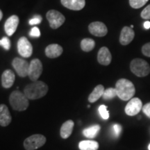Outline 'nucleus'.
<instances>
[{"instance_id": "2", "label": "nucleus", "mask_w": 150, "mask_h": 150, "mask_svg": "<svg viewBox=\"0 0 150 150\" xmlns=\"http://www.w3.org/2000/svg\"><path fill=\"white\" fill-rule=\"evenodd\" d=\"M117 96L123 101L130 100L136 93L134 83L127 79H120L115 84Z\"/></svg>"}, {"instance_id": "34", "label": "nucleus", "mask_w": 150, "mask_h": 150, "mask_svg": "<svg viewBox=\"0 0 150 150\" xmlns=\"http://www.w3.org/2000/svg\"><path fill=\"white\" fill-rule=\"evenodd\" d=\"M144 27L146 29H149L150 28V22L147 21L144 23Z\"/></svg>"}, {"instance_id": "10", "label": "nucleus", "mask_w": 150, "mask_h": 150, "mask_svg": "<svg viewBox=\"0 0 150 150\" xmlns=\"http://www.w3.org/2000/svg\"><path fill=\"white\" fill-rule=\"evenodd\" d=\"M12 65L19 76L21 77H25L28 76L29 64L25 60L20 58H15L12 62Z\"/></svg>"}, {"instance_id": "32", "label": "nucleus", "mask_w": 150, "mask_h": 150, "mask_svg": "<svg viewBox=\"0 0 150 150\" xmlns=\"http://www.w3.org/2000/svg\"><path fill=\"white\" fill-rule=\"evenodd\" d=\"M142 110L148 117L150 118V102L142 106Z\"/></svg>"}, {"instance_id": "23", "label": "nucleus", "mask_w": 150, "mask_h": 150, "mask_svg": "<svg viewBox=\"0 0 150 150\" xmlns=\"http://www.w3.org/2000/svg\"><path fill=\"white\" fill-rule=\"evenodd\" d=\"M95 46V42L91 38H84L81 42V47L83 51L86 52H91Z\"/></svg>"}, {"instance_id": "21", "label": "nucleus", "mask_w": 150, "mask_h": 150, "mask_svg": "<svg viewBox=\"0 0 150 150\" xmlns=\"http://www.w3.org/2000/svg\"><path fill=\"white\" fill-rule=\"evenodd\" d=\"M80 150H97L99 149V143L95 140H83L79 144Z\"/></svg>"}, {"instance_id": "15", "label": "nucleus", "mask_w": 150, "mask_h": 150, "mask_svg": "<svg viewBox=\"0 0 150 150\" xmlns=\"http://www.w3.org/2000/svg\"><path fill=\"white\" fill-rule=\"evenodd\" d=\"M61 4L67 8L73 11H80L86 5L85 0H61Z\"/></svg>"}, {"instance_id": "4", "label": "nucleus", "mask_w": 150, "mask_h": 150, "mask_svg": "<svg viewBox=\"0 0 150 150\" xmlns=\"http://www.w3.org/2000/svg\"><path fill=\"white\" fill-rule=\"evenodd\" d=\"M131 71L138 77L147 76L150 72V66L148 63L142 59H135L131 62Z\"/></svg>"}, {"instance_id": "30", "label": "nucleus", "mask_w": 150, "mask_h": 150, "mask_svg": "<svg viewBox=\"0 0 150 150\" xmlns=\"http://www.w3.org/2000/svg\"><path fill=\"white\" fill-rule=\"evenodd\" d=\"M30 36L33 38H38L40 36V29H38L37 27H34L32 28V29L31 30L29 33Z\"/></svg>"}, {"instance_id": "1", "label": "nucleus", "mask_w": 150, "mask_h": 150, "mask_svg": "<svg viewBox=\"0 0 150 150\" xmlns=\"http://www.w3.org/2000/svg\"><path fill=\"white\" fill-rule=\"evenodd\" d=\"M48 92V86L45 83L36 81L33 83L29 84L24 90V94L29 99H40L41 97L45 96Z\"/></svg>"}, {"instance_id": "24", "label": "nucleus", "mask_w": 150, "mask_h": 150, "mask_svg": "<svg viewBox=\"0 0 150 150\" xmlns=\"http://www.w3.org/2000/svg\"><path fill=\"white\" fill-rule=\"evenodd\" d=\"M117 96V91L115 88H108L106 89L102 95V98L104 100H108V99H113L114 97Z\"/></svg>"}, {"instance_id": "27", "label": "nucleus", "mask_w": 150, "mask_h": 150, "mask_svg": "<svg viewBox=\"0 0 150 150\" xmlns=\"http://www.w3.org/2000/svg\"><path fill=\"white\" fill-rule=\"evenodd\" d=\"M0 46L6 50H8L11 47V41L7 37H4L0 40Z\"/></svg>"}, {"instance_id": "11", "label": "nucleus", "mask_w": 150, "mask_h": 150, "mask_svg": "<svg viewBox=\"0 0 150 150\" xmlns=\"http://www.w3.org/2000/svg\"><path fill=\"white\" fill-rule=\"evenodd\" d=\"M90 33L95 36L103 37L105 36L108 33L106 26L101 22H94L90 24L88 27Z\"/></svg>"}, {"instance_id": "13", "label": "nucleus", "mask_w": 150, "mask_h": 150, "mask_svg": "<svg viewBox=\"0 0 150 150\" xmlns=\"http://www.w3.org/2000/svg\"><path fill=\"white\" fill-rule=\"evenodd\" d=\"M135 33L133 29L129 27H125L122 30L120 42L122 45H127L134 40Z\"/></svg>"}, {"instance_id": "36", "label": "nucleus", "mask_w": 150, "mask_h": 150, "mask_svg": "<svg viewBox=\"0 0 150 150\" xmlns=\"http://www.w3.org/2000/svg\"><path fill=\"white\" fill-rule=\"evenodd\" d=\"M131 29H133V28H134V25H131V27H130Z\"/></svg>"}, {"instance_id": "17", "label": "nucleus", "mask_w": 150, "mask_h": 150, "mask_svg": "<svg viewBox=\"0 0 150 150\" xmlns=\"http://www.w3.org/2000/svg\"><path fill=\"white\" fill-rule=\"evenodd\" d=\"M11 117L8 108L5 104H0V125L2 127L8 126L11 123Z\"/></svg>"}, {"instance_id": "5", "label": "nucleus", "mask_w": 150, "mask_h": 150, "mask_svg": "<svg viewBox=\"0 0 150 150\" xmlns=\"http://www.w3.org/2000/svg\"><path fill=\"white\" fill-rule=\"evenodd\" d=\"M46 138L41 134H34L28 137L24 141V147L26 150H35L45 145Z\"/></svg>"}, {"instance_id": "28", "label": "nucleus", "mask_w": 150, "mask_h": 150, "mask_svg": "<svg viewBox=\"0 0 150 150\" xmlns=\"http://www.w3.org/2000/svg\"><path fill=\"white\" fill-rule=\"evenodd\" d=\"M141 18L145 20H150V4L144 8V10L141 12Z\"/></svg>"}, {"instance_id": "25", "label": "nucleus", "mask_w": 150, "mask_h": 150, "mask_svg": "<svg viewBox=\"0 0 150 150\" xmlns=\"http://www.w3.org/2000/svg\"><path fill=\"white\" fill-rule=\"evenodd\" d=\"M149 0H129V4L132 8H140L143 6Z\"/></svg>"}, {"instance_id": "8", "label": "nucleus", "mask_w": 150, "mask_h": 150, "mask_svg": "<svg viewBox=\"0 0 150 150\" xmlns=\"http://www.w3.org/2000/svg\"><path fill=\"white\" fill-rule=\"evenodd\" d=\"M42 72V65L39 59H35L29 64L28 76L32 81H36Z\"/></svg>"}, {"instance_id": "33", "label": "nucleus", "mask_w": 150, "mask_h": 150, "mask_svg": "<svg viewBox=\"0 0 150 150\" xmlns=\"http://www.w3.org/2000/svg\"><path fill=\"white\" fill-rule=\"evenodd\" d=\"M122 126L119 124H115L113 125V131H114V134H115V136L118 137L120 136V134H121L122 131Z\"/></svg>"}, {"instance_id": "37", "label": "nucleus", "mask_w": 150, "mask_h": 150, "mask_svg": "<svg viewBox=\"0 0 150 150\" xmlns=\"http://www.w3.org/2000/svg\"><path fill=\"white\" fill-rule=\"evenodd\" d=\"M148 149H149V150H150V144H149V147H148Z\"/></svg>"}, {"instance_id": "19", "label": "nucleus", "mask_w": 150, "mask_h": 150, "mask_svg": "<svg viewBox=\"0 0 150 150\" xmlns=\"http://www.w3.org/2000/svg\"><path fill=\"white\" fill-rule=\"evenodd\" d=\"M74 126V122L72 120H70L65 122L61 126V131H60L61 138L63 139H66V138H69L72 134Z\"/></svg>"}, {"instance_id": "14", "label": "nucleus", "mask_w": 150, "mask_h": 150, "mask_svg": "<svg viewBox=\"0 0 150 150\" xmlns=\"http://www.w3.org/2000/svg\"><path fill=\"white\" fill-rule=\"evenodd\" d=\"M112 60V56L109 50L106 47H103L99 50L97 54V61L101 65H108Z\"/></svg>"}, {"instance_id": "16", "label": "nucleus", "mask_w": 150, "mask_h": 150, "mask_svg": "<svg viewBox=\"0 0 150 150\" xmlns=\"http://www.w3.org/2000/svg\"><path fill=\"white\" fill-rule=\"evenodd\" d=\"M16 80V76L14 72L11 70H6L1 75V84L5 88H9L13 85Z\"/></svg>"}, {"instance_id": "35", "label": "nucleus", "mask_w": 150, "mask_h": 150, "mask_svg": "<svg viewBox=\"0 0 150 150\" xmlns=\"http://www.w3.org/2000/svg\"><path fill=\"white\" fill-rule=\"evenodd\" d=\"M2 17H3V14H2V12H1V11L0 10V20L2 19Z\"/></svg>"}, {"instance_id": "26", "label": "nucleus", "mask_w": 150, "mask_h": 150, "mask_svg": "<svg viewBox=\"0 0 150 150\" xmlns=\"http://www.w3.org/2000/svg\"><path fill=\"white\" fill-rule=\"evenodd\" d=\"M99 112L101 117L104 120H108L109 118V112L108 111L107 106L106 105H101L99 107Z\"/></svg>"}, {"instance_id": "31", "label": "nucleus", "mask_w": 150, "mask_h": 150, "mask_svg": "<svg viewBox=\"0 0 150 150\" xmlns=\"http://www.w3.org/2000/svg\"><path fill=\"white\" fill-rule=\"evenodd\" d=\"M142 52L145 56L150 57V42L145 44L142 47Z\"/></svg>"}, {"instance_id": "29", "label": "nucleus", "mask_w": 150, "mask_h": 150, "mask_svg": "<svg viewBox=\"0 0 150 150\" xmlns=\"http://www.w3.org/2000/svg\"><path fill=\"white\" fill-rule=\"evenodd\" d=\"M41 21H42V17L40 16H35L29 20V23L30 25H36V24H40Z\"/></svg>"}, {"instance_id": "12", "label": "nucleus", "mask_w": 150, "mask_h": 150, "mask_svg": "<svg viewBox=\"0 0 150 150\" xmlns=\"http://www.w3.org/2000/svg\"><path fill=\"white\" fill-rule=\"evenodd\" d=\"M18 24L19 18L17 16H12L7 19L4 24V30L8 36H11L16 32Z\"/></svg>"}, {"instance_id": "7", "label": "nucleus", "mask_w": 150, "mask_h": 150, "mask_svg": "<svg viewBox=\"0 0 150 150\" xmlns=\"http://www.w3.org/2000/svg\"><path fill=\"white\" fill-rule=\"evenodd\" d=\"M142 102L138 97H133L129 101L125 108V113L129 116H134L142 110Z\"/></svg>"}, {"instance_id": "3", "label": "nucleus", "mask_w": 150, "mask_h": 150, "mask_svg": "<svg viewBox=\"0 0 150 150\" xmlns=\"http://www.w3.org/2000/svg\"><path fill=\"white\" fill-rule=\"evenodd\" d=\"M9 102L14 110L23 111L27 109L29 106V99L21 92L16 91L11 94Z\"/></svg>"}, {"instance_id": "18", "label": "nucleus", "mask_w": 150, "mask_h": 150, "mask_svg": "<svg viewBox=\"0 0 150 150\" xmlns=\"http://www.w3.org/2000/svg\"><path fill=\"white\" fill-rule=\"evenodd\" d=\"M63 47L58 44H51L45 49V54L50 59H55L60 56L63 53Z\"/></svg>"}, {"instance_id": "9", "label": "nucleus", "mask_w": 150, "mask_h": 150, "mask_svg": "<svg viewBox=\"0 0 150 150\" xmlns=\"http://www.w3.org/2000/svg\"><path fill=\"white\" fill-rule=\"evenodd\" d=\"M18 50L20 56L29 58L33 53V47L26 37H22L18 42Z\"/></svg>"}, {"instance_id": "22", "label": "nucleus", "mask_w": 150, "mask_h": 150, "mask_svg": "<svg viewBox=\"0 0 150 150\" xmlns=\"http://www.w3.org/2000/svg\"><path fill=\"white\" fill-rule=\"evenodd\" d=\"M100 129L101 127L99 125H93V126L84 129L83 130V134L88 138H94L99 134Z\"/></svg>"}, {"instance_id": "6", "label": "nucleus", "mask_w": 150, "mask_h": 150, "mask_svg": "<svg viewBox=\"0 0 150 150\" xmlns=\"http://www.w3.org/2000/svg\"><path fill=\"white\" fill-rule=\"evenodd\" d=\"M47 19L48 20L50 23V27L52 29H56L61 27V26L65 22V18L61 13L56 10L49 11L47 13Z\"/></svg>"}, {"instance_id": "20", "label": "nucleus", "mask_w": 150, "mask_h": 150, "mask_svg": "<svg viewBox=\"0 0 150 150\" xmlns=\"http://www.w3.org/2000/svg\"><path fill=\"white\" fill-rule=\"evenodd\" d=\"M105 91L104 87L102 85H98L94 88L93 92L88 97V101L91 103H94L97 102L98 99L102 97L104 92Z\"/></svg>"}]
</instances>
